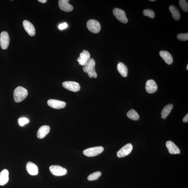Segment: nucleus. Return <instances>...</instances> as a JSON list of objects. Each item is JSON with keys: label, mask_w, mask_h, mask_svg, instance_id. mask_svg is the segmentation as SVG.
Listing matches in <instances>:
<instances>
[{"label": "nucleus", "mask_w": 188, "mask_h": 188, "mask_svg": "<svg viewBox=\"0 0 188 188\" xmlns=\"http://www.w3.org/2000/svg\"><path fill=\"white\" fill-rule=\"evenodd\" d=\"M95 61L94 59L90 58L83 68V71L88 73L90 78H95L97 77V74L95 72Z\"/></svg>", "instance_id": "obj_1"}, {"label": "nucleus", "mask_w": 188, "mask_h": 188, "mask_svg": "<svg viewBox=\"0 0 188 188\" xmlns=\"http://www.w3.org/2000/svg\"><path fill=\"white\" fill-rule=\"evenodd\" d=\"M28 94V92L26 89L19 86L17 87L14 91V99L16 103L22 102L26 99Z\"/></svg>", "instance_id": "obj_2"}, {"label": "nucleus", "mask_w": 188, "mask_h": 188, "mask_svg": "<svg viewBox=\"0 0 188 188\" xmlns=\"http://www.w3.org/2000/svg\"><path fill=\"white\" fill-rule=\"evenodd\" d=\"M103 150L104 148L103 147L97 146L86 149L83 151V153L87 156L93 157L102 153Z\"/></svg>", "instance_id": "obj_3"}, {"label": "nucleus", "mask_w": 188, "mask_h": 188, "mask_svg": "<svg viewBox=\"0 0 188 188\" xmlns=\"http://www.w3.org/2000/svg\"><path fill=\"white\" fill-rule=\"evenodd\" d=\"M88 29L92 33H99L101 29V25L99 22L94 19L89 20L86 24Z\"/></svg>", "instance_id": "obj_4"}, {"label": "nucleus", "mask_w": 188, "mask_h": 188, "mask_svg": "<svg viewBox=\"0 0 188 188\" xmlns=\"http://www.w3.org/2000/svg\"><path fill=\"white\" fill-rule=\"evenodd\" d=\"M50 172L53 175L56 176L65 175L67 173V171L65 168L58 165H51L49 168Z\"/></svg>", "instance_id": "obj_5"}, {"label": "nucleus", "mask_w": 188, "mask_h": 188, "mask_svg": "<svg viewBox=\"0 0 188 188\" xmlns=\"http://www.w3.org/2000/svg\"><path fill=\"white\" fill-rule=\"evenodd\" d=\"M113 13L116 17L122 23L126 24L128 22L125 11L120 8H115L113 10Z\"/></svg>", "instance_id": "obj_6"}, {"label": "nucleus", "mask_w": 188, "mask_h": 188, "mask_svg": "<svg viewBox=\"0 0 188 188\" xmlns=\"http://www.w3.org/2000/svg\"><path fill=\"white\" fill-rule=\"evenodd\" d=\"M10 38L8 33L6 32H2L0 35V46L3 50L7 49L9 46Z\"/></svg>", "instance_id": "obj_7"}, {"label": "nucleus", "mask_w": 188, "mask_h": 188, "mask_svg": "<svg viewBox=\"0 0 188 188\" xmlns=\"http://www.w3.org/2000/svg\"><path fill=\"white\" fill-rule=\"evenodd\" d=\"M133 146L130 143L125 145L117 151V156L118 158H123L130 154L132 151Z\"/></svg>", "instance_id": "obj_8"}, {"label": "nucleus", "mask_w": 188, "mask_h": 188, "mask_svg": "<svg viewBox=\"0 0 188 188\" xmlns=\"http://www.w3.org/2000/svg\"><path fill=\"white\" fill-rule=\"evenodd\" d=\"M63 86L64 88L72 92H77L80 90L79 84L73 81H66L63 82Z\"/></svg>", "instance_id": "obj_9"}, {"label": "nucleus", "mask_w": 188, "mask_h": 188, "mask_svg": "<svg viewBox=\"0 0 188 188\" xmlns=\"http://www.w3.org/2000/svg\"><path fill=\"white\" fill-rule=\"evenodd\" d=\"M90 58V53L88 50H84L83 52L80 53V57L77 58V60L80 65L84 66Z\"/></svg>", "instance_id": "obj_10"}, {"label": "nucleus", "mask_w": 188, "mask_h": 188, "mask_svg": "<svg viewBox=\"0 0 188 188\" xmlns=\"http://www.w3.org/2000/svg\"><path fill=\"white\" fill-rule=\"evenodd\" d=\"M47 104L52 108L60 109L65 107L66 104L63 101L51 99L48 100Z\"/></svg>", "instance_id": "obj_11"}, {"label": "nucleus", "mask_w": 188, "mask_h": 188, "mask_svg": "<svg viewBox=\"0 0 188 188\" xmlns=\"http://www.w3.org/2000/svg\"><path fill=\"white\" fill-rule=\"evenodd\" d=\"M68 0H59V7L60 10L67 12H71L74 9L72 6L69 3Z\"/></svg>", "instance_id": "obj_12"}, {"label": "nucleus", "mask_w": 188, "mask_h": 188, "mask_svg": "<svg viewBox=\"0 0 188 188\" xmlns=\"http://www.w3.org/2000/svg\"><path fill=\"white\" fill-rule=\"evenodd\" d=\"M158 88L156 83L153 80H149L146 82L145 88L148 93H155L158 90Z\"/></svg>", "instance_id": "obj_13"}, {"label": "nucleus", "mask_w": 188, "mask_h": 188, "mask_svg": "<svg viewBox=\"0 0 188 188\" xmlns=\"http://www.w3.org/2000/svg\"><path fill=\"white\" fill-rule=\"evenodd\" d=\"M23 25L25 30L30 36H33L35 35V28L30 22L28 20H24Z\"/></svg>", "instance_id": "obj_14"}, {"label": "nucleus", "mask_w": 188, "mask_h": 188, "mask_svg": "<svg viewBox=\"0 0 188 188\" xmlns=\"http://www.w3.org/2000/svg\"><path fill=\"white\" fill-rule=\"evenodd\" d=\"M166 146L170 154H175L180 153L181 151L179 148L172 141H167Z\"/></svg>", "instance_id": "obj_15"}, {"label": "nucleus", "mask_w": 188, "mask_h": 188, "mask_svg": "<svg viewBox=\"0 0 188 188\" xmlns=\"http://www.w3.org/2000/svg\"><path fill=\"white\" fill-rule=\"evenodd\" d=\"M26 170L30 175L33 176L37 175L38 174V168L33 163L29 162L26 165Z\"/></svg>", "instance_id": "obj_16"}, {"label": "nucleus", "mask_w": 188, "mask_h": 188, "mask_svg": "<svg viewBox=\"0 0 188 188\" xmlns=\"http://www.w3.org/2000/svg\"><path fill=\"white\" fill-rule=\"evenodd\" d=\"M160 55L167 64L170 65L173 63V56L169 52L165 50H162L160 52Z\"/></svg>", "instance_id": "obj_17"}, {"label": "nucleus", "mask_w": 188, "mask_h": 188, "mask_svg": "<svg viewBox=\"0 0 188 188\" xmlns=\"http://www.w3.org/2000/svg\"><path fill=\"white\" fill-rule=\"evenodd\" d=\"M50 128L49 126H42L37 131V137L39 139H42L50 132Z\"/></svg>", "instance_id": "obj_18"}, {"label": "nucleus", "mask_w": 188, "mask_h": 188, "mask_svg": "<svg viewBox=\"0 0 188 188\" xmlns=\"http://www.w3.org/2000/svg\"><path fill=\"white\" fill-rule=\"evenodd\" d=\"M9 180V172L7 169L3 170L0 173V185L3 186Z\"/></svg>", "instance_id": "obj_19"}, {"label": "nucleus", "mask_w": 188, "mask_h": 188, "mask_svg": "<svg viewBox=\"0 0 188 188\" xmlns=\"http://www.w3.org/2000/svg\"><path fill=\"white\" fill-rule=\"evenodd\" d=\"M118 71L123 77H127L128 75V69L124 63H119L117 65Z\"/></svg>", "instance_id": "obj_20"}, {"label": "nucleus", "mask_w": 188, "mask_h": 188, "mask_svg": "<svg viewBox=\"0 0 188 188\" xmlns=\"http://www.w3.org/2000/svg\"><path fill=\"white\" fill-rule=\"evenodd\" d=\"M169 11L172 13L173 18L175 20H178L181 17V14L177 7L171 5L169 7Z\"/></svg>", "instance_id": "obj_21"}, {"label": "nucleus", "mask_w": 188, "mask_h": 188, "mask_svg": "<svg viewBox=\"0 0 188 188\" xmlns=\"http://www.w3.org/2000/svg\"><path fill=\"white\" fill-rule=\"evenodd\" d=\"M173 105L172 104H169L165 106L161 111V119H165L170 113V112L173 108Z\"/></svg>", "instance_id": "obj_22"}, {"label": "nucleus", "mask_w": 188, "mask_h": 188, "mask_svg": "<svg viewBox=\"0 0 188 188\" xmlns=\"http://www.w3.org/2000/svg\"><path fill=\"white\" fill-rule=\"evenodd\" d=\"M127 116L129 118L134 120H138L140 118L138 113L136 111L133 109H131L128 112Z\"/></svg>", "instance_id": "obj_23"}, {"label": "nucleus", "mask_w": 188, "mask_h": 188, "mask_svg": "<svg viewBox=\"0 0 188 188\" xmlns=\"http://www.w3.org/2000/svg\"><path fill=\"white\" fill-rule=\"evenodd\" d=\"M102 173L100 172L94 173L88 176V179L89 181L96 180L100 177Z\"/></svg>", "instance_id": "obj_24"}, {"label": "nucleus", "mask_w": 188, "mask_h": 188, "mask_svg": "<svg viewBox=\"0 0 188 188\" xmlns=\"http://www.w3.org/2000/svg\"><path fill=\"white\" fill-rule=\"evenodd\" d=\"M179 4L181 9L184 12L188 11V4L186 1L185 0H180L179 1Z\"/></svg>", "instance_id": "obj_25"}, {"label": "nucleus", "mask_w": 188, "mask_h": 188, "mask_svg": "<svg viewBox=\"0 0 188 188\" xmlns=\"http://www.w3.org/2000/svg\"><path fill=\"white\" fill-rule=\"evenodd\" d=\"M143 15L151 18H154L155 14L154 11L151 9H146L143 11Z\"/></svg>", "instance_id": "obj_26"}, {"label": "nucleus", "mask_w": 188, "mask_h": 188, "mask_svg": "<svg viewBox=\"0 0 188 188\" xmlns=\"http://www.w3.org/2000/svg\"><path fill=\"white\" fill-rule=\"evenodd\" d=\"M177 38L181 41H186L188 40V33H179L177 35Z\"/></svg>", "instance_id": "obj_27"}, {"label": "nucleus", "mask_w": 188, "mask_h": 188, "mask_svg": "<svg viewBox=\"0 0 188 188\" xmlns=\"http://www.w3.org/2000/svg\"><path fill=\"white\" fill-rule=\"evenodd\" d=\"M29 122V120L26 118H22L19 119V124L21 126H23Z\"/></svg>", "instance_id": "obj_28"}, {"label": "nucleus", "mask_w": 188, "mask_h": 188, "mask_svg": "<svg viewBox=\"0 0 188 188\" xmlns=\"http://www.w3.org/2000/svg\"><path fill=\"white\" fill-rule=\"evenodd\" d=\"M67 26H68V25L66 23H64L59 25V28L60 30H63L66 29Z\"/></svg>", "instance_id": "obj_29"}, {"label": "nucleus", "mask_w": 188, "mask_h": 188, "mask_svg": "<svg viewBox=\"0 0 188 188\" xmlns=\"http://www.w3.org/2000/svg\"><path fill=\"white\" fill-rule=\"evenodd\" d=\"M183 121L184 123H187L188 122V114H187L183 119Z\"/></svg>", "instance_id": "obj_30"}, {"label": "nucleus", "mask_w": 188, "mask_h": 188, "mask_svg": "<svg viewBox=\"0 0 188 188\" xmlns=\"http://www.w3.org/2000/svg\"><path fill=\"white\" fill-rule=\"evenodd\" d=\"M38 1L41 3H45L47 2V0H38Z\"/></svg>", "instance_id": "obj_31"}, {"label": "nucleus", "mask_w": 188, "mask_h": 188, "mask_svg": "<svg viewBox=\"0 0 188 188\" xmlns=\"http://www.w3.org/2000/svg\"><path fill=\"white\" fill-rule=\"evenodd\" d=\"M150 1L151 2H154L155 1V0H150Z\"/></svg>", "instance_id": "obj_32"}, {"label": "nucleus", "mask_w": 188, "mask_h": 188, "mask_svg": "<svg viewBox=\"0 0 188 188\" xmlns=\"http://www.w3.org/2000/svg\"><path fill=\"white\" fill-rule=\"evenodd\" d=\"M186 69L188 71V64H187V67H186Z\"/></svg>", "instance_id": "obj_33"}]
</instances>
